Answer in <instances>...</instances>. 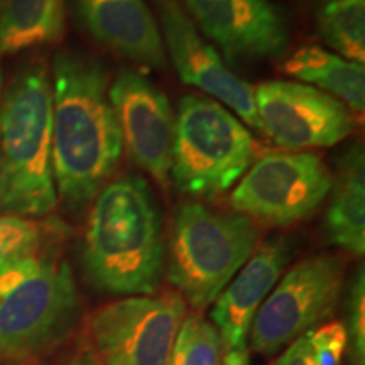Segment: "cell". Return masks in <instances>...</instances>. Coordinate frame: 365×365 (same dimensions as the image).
I'll return each instance as SVG.
<instances>
[{"label":"cell","instance_id":"cell-1","mask_svg":"<svg viewBox=\"0 0 365 365\" xmlns=\"http://www.w3.org/2000/svg\"><path fill=\"white\" fill-rule=\"evenodd\" d=\"M51 161L58 198L80 212L115 171L124 140L108 100V76L97 59L54 58Z\"/></svg>","mask_w":365,"mask_h":365},{"label":"cell","instance_id":"cell-2","mask_svg":"<svg viewBox=\"0 0 365 365\" xmlns=\"http://www.w3.org/2000/svg\"><path fill=\"white\" fill-rule=\"evenodd\" d=\"M163 217L145 180L110 181L91 202L83 267L91 284L112 294L148 296L161 284Z\"/></svg>","mask_w":365,"mask_h":365},{"label":"cell","instance_id":"cell-3","mask_svg":"<svg viewBox=\"0 0 365 365\" xmlns=\"http://www.w3.org/2000/svg\"><path fill=\"white\" fill-rule=\"evenodd\" d=\"M53 90L48 65L22 66L0 105V212L43 217L56 208L51 161Z\"/></svg>","mask_w":365,"mask_h":365},{"label":"cell","instance_id":"cell-4","mask_svg":"<svg viewBox=\"0 0 365 365\" xmlns=\"http://www.w3.org/2000/svg\"><path fill=\"white\" fill-rule=\"evenodd\" d=\"M78 314L71 269L39 252L0 267V354L36 357L68 335Z\"/></svg>","mask_w":365,"mask_h":365},{"label":"cell","instance_id":"cell-5","mask_svg":"<svg viewBox=\"0 0 365 365\" xmlns=\"http://www.w3.org/2000/svg\"><path fill=\"white\" fill-rule=\"evenodd\" d=\"M259 239L261 230L249 217L182 205L173 222L168 279L195 309L207 308L249 261Z\"/></svg>","mask_w":365,"mask_h":365},{"label":"cell","instance_id":"cell-6","mask_svg":"<svg viewBox=\"0 0 365 365\" xmlns=\"http://www.w3.org/2000/svg\"><path fill=\"white\" fill-rule=\"evenodd\" d=\"M252 154V135L223 105L196 95L181 98L171 148V178L181 191L225 193L249 170Z\"/></svg>","mask_w":365,"mask_h":365},{"label":"cell","instance_id":"cell-7","mask_svg":"<svg viewBox=\"0 0 365 365\" xmlns=\"http://www.w3.org/2000/svg\"><path fill=\"white\" fill-rule=\"evenodd\" d=\"M345 264L336 255L303 259L277 281L250 325V349L274 355L330 317L344 289Z\"/></svg>","mask_w":365,"mask_h":365},{"label":"cell","instance_id":"cell-8","mask_svg":"<svg viewBox=\"0 0 365 365\" xmlns=\"http://www.w3.org/2000/svg\"><path fill=\"white\" fill-rule=\"evenodd\" d=\"M186 303L178 293L129 296L91 313V352L102 365H168Z\"/></svg>","mask_w":365,"mask_h":365},{"label":"cell","instance_id":"cell-9","mask_svg":"<svg viewBox=\"0 0 365 365\" xmlns=\"http://www.w3.org/2000/svg\"><path fill=\"white\" fill-rule=\"evenodd\" d=\"M333 176L313 153H272L259 159L232 193L235 213L287 227L317 210L330 193Z\"/></svg>","mask_w":365,"mask_h":365},{"label":"cell","instance_id":"cell-10","mask_svg":"<svg viewBox=\"0 0 365 365\" xmlns=\"http://www.w3.org/2000/svg\"><path fill=\"white\" fill-rule=\"evenodd\" d=\"M254 102L261 130L289 153L330 148L355 129L346 105L307 83L266 81L254 88Z\"/></svg>","mask_w":365,"mask_h":365},{"label":"cell","instance_id":"cell-11","mask_svg":"<svg viewBox=\"0 0 365 365\" xmlns=\"http://www.w3.org/2000/svg\"><path fill=\"white\" fill-rule=\"evenodd\" d=\"M108 100L130 158L154 181L168 186L175 117L166 95L143 73L122 70L108 86Z\"/></svg>","mask_w":365,"mask_h":365},{"label":"cell","instance_id":"cell-12","mask_svg":"<svg viewBox=\"0 0 365 365\" xmlns=\"http://www.w3.org/2000/svg\"><path fill=\"white\" fill-rule=\"evenodd\" d=\"M163 36L173 65L186 85L207 91L227 105L245 124L261 130L254 102V86L237 76L220 54L200 36L178 0H158Z\"/></svg>","mask_w":365,"mask_h":365},{"label":"cell","instance_id":"cell-13","mask_svg":"<svg viewBox=\"0 0 365 365\" xmlns=\"http://www.w3.org/2000/svg\"><path fill=\"white\" fill-rule=\"evenodd\" d=\"M191 17L227 58H279L287 49L284 17L269 0H185Z\"/></svg>","mask_w":365,"mask_h":365},{"label":"cell","instance_id":"cell-14","mask_svg":"<svg viewBox=\"0 0 365 365\" xmlns=\"http://www.w3.org/2000/svg\"><path fill=\"white\" fill-rule=\"evenodd\" d=\"M293 249L287 239H272L257 247L213 301L212 322L228 352L247 350L250 325L264 299L281 279Z\"/></svg>","mask_w":365,"mask_h":365},{"label":"cell","instance_id":"cell-15","mask_svg":"<svg viewBox=\"0 0 365 365\" xmlns=\"http://www.w3.org/2000/svg\"><path fill=\"white\" fill-rule=\"evenodd\" d=\"M81 24L98 43L148 68L166 63L164 41L144 0H71Z\"/></svg>","mask_w":365,"mask_h":365},{"label":"cell","instance_id":"cell-16","mask_svg":"<svg viewBox=\"0 0 365 365\" xmlns=\"http://www.w3.org/2000/svg\"><path fill=\"white\" fill-rule=\"evenodd\" d=\"M331 202L325 217L327 240L355 255L365 252V159L362 145L340 158L331 180Z\"/></svg>","mask_w":365,"mask_h":365},{"label":"cell","instance_id":"cell-17","mask_svg":"<svg viewBox=\"0 0 365 365\" xmlns=\"http://www.w3.org/2000/svg\"><path fill=\"white\" fill-rule=\"evenodd\" d=\"M287 75L325 91L354 113L365 108V68L314 46H304L282 65Z\"/></svg>","mask_w":365,"mask_h":365},{"label":"cell","instance_id":"cell-18","mask_svg":"<svg viewBox=\"0 0 365 365\" xmlns=\"http://www.w3.org/2000/svg\"><path fill=\"white\" fill-rule=\"evenodd\" d=\"M65 31L63 0H0V53L53 44Z\"/></svg>","mask_w":365,"mask_h":365},{"label":"cell","instance_id":"cell-19","mask_svg":"<svg viewBox=\"0 0 365 365\" xmlns=\"http://www.w3.org/2000/svg\"><path fill=\"white\" fill-rule=\"evenodd\" d=\"M317 24L336 54L364 65L365 0H318Z\"/></svg>","mask_w":365,"mask_h":365},{"label":"cell","instance_id":"cell-20","mask_svg":"<svg viewBox=\"0 0 365 365\" xmlns=\"http://www.w3.org/2000/svg\"><path fill=\"white\" fill-rule=\"evenodd\" d=\"M223 350L217 327L193 313L182 319L168 365H222Z\"/></svg>","mask_w":365,"mask_h":365},{"label":"cell","instance_id":"cell-21","mask_svg":"<svg viewBox=\"0 0 365 365\" xmlns=\"http://www.w3.org/2000/svg\"><path fill=\"white\" fill-rule=\"evenodd\" d=\"M44 225L26 217L0 213V267L41 250Z\"/></svg>","mask_w":365,"mask_h":365},{"label":"cell","instance_id":"cell-22","mask_svg":"<svg viewBox=\"0 0 365 365\" xmlns=\"http://www.w3.org/2000/svg\"><path fill=\"white\" fill-rule=\"evenodd\" d=\"M345 331L352 365H365V276L360 267L346 293Z\"/></svg>","mask_w":365,"mask_h":365},{"label":"cell","instance_id":"cell-23","mask_svg":"<svg viewBox=\"0 0 365 365\" xmlns=\"http://www.w3.org/2000/svg\"><path fill=\"white\" fill-rule=\"evenodd\" d=\"M313 365H341L346 345V331L341 322H331L308 331Z\"/></svg>","mask_w":365,"mask_h":365},{"label":"cell","instance_id":"cell-24","mask_svg":"<svg viewBox=\"0 0 365 365\" xmlns=\"http://www.w3.org/2000/svg\"><path fill=\"white\" fill-rule=\"evenodd\" d=\"M272 365H313L312 352H309L308 333L301 339L293 341L286 350L277 357Z\"/></svg>","mask_w":365,"mask_h":365},{"label":"cell","instance_id":"cell-25","mask_svg":"<svg viewBox=\"0 0 365 365\" xmlns=\"http://www.w3.org/2000/svg\"><path fill=\"white\" fill-rule=\"evenodd\" d=\"M222 365H250L247 350H232V352H227Z\"/></svg>","mask_w":365,"mask_h":365},{"label":"cell","instance_id":"cell-26","mask_svg":"<svg viewBox=\"0 0 365 365\" xmlns=\"http://www.w3.org/2000/svg\"><path fill=\"white\" fill-rule=\"evenodd\" d=\"M70 365H102V362H100L97 355L88 349L76 355V359H73V362Z\"/></svg>","mask_w":365,"mask_h":365},{"label":"cell","instance_id":"cell-27","mask_svg":"<svg viewBox=\"0 0 365 365\" xmlns=\"http://www.w3.org/2000/svg\"><path fill=\"white\" fill-rule=\"evenodd\" d=\"M2 85H4V76H2V70H0V105H2Z\"/></svg>","mask_w":365,"mask_h":365}]
</instances>
